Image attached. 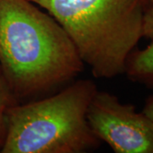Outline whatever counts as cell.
Masks as SVG:
<instances>
[{
    "label": "cell",
    "mask_w": 153,
    "mask_h": 153,
    "mask_svg": "<svg viewBox=\"0 0 153 153\" xmlns=\"http://www.w3.org/2000/svg\"><path fill=\"white\" fill-rule=\"evenodd\" d=\"M87 120L94 135L114 152L153 153V121L112 94L96 91Z\"/></svg>",
    "instance_id": "cell-4"
},
{
    "label": "cell",
    "mask_w": 153,
    "mask_h": 153,
    "mask_svg": "<svg viewBox=\"0 0 153 153\" xmlns=\"http://www.w3.org/2000/svg\"><path fill=\"white\" fill-rule=\"evenodd\" d=\"M64 28L97 78L124 73L128 55L143 38L145 0H29Z\"/></svg>",
    "instance_id": "cell-2"
},
{
    "label": "cell",
    "mask_w": 153,
    "mask_h": 153,
    "mask_svg": "<svg viewBox=\"0 0 153 153\" xmlns=\"http://www.w3.org/2000/svg\"><path fill=\"white\" fill-rule=\"evenodd\" d=\"M0 67L21 102L74 80L84 63L49 13L29 0H0Z\"/></svg>",
    "instance_id": "cell-1"
},
{
    "label": "cell",
    "mask_w": 153,
    "mask_h": 153,
    "mask_svg": "<svg viewBox=\"0 0 153 153\" xmlns=\"http://www.w3.org/2000/svg\"><path fill=\"white\" fill-rule=\"evenodd\" d=\"M19 103L11 91L0 67V151L5 140L6 111L9 107Z\"/></svg>",
    "instance_id": "cell-6"
},
{
    "label": "cell",
    "mask_w": 153,
    "mask_h": 153,
    "mask_svg": "<svg viewBox=\"0 0 153 153\" xmlns=\"http://www.w3.org/2000/svg\"><path fill=\"white\" fill-rule=\"evenodd\" d=\"M96 84L81 79L40 100L19 102L6 111L2 153H83L100 146L87 120Z\"/></svg>",
    "instance_id": "cell-3"
},
{
    "label": "cell",
    "mask_w": 153,
    "mask_h": 153,
    "mask_svg": "<svg viewBox=\"0 0 153 153\" xmlns=\"http://www.w3.org/2000/svg\"><path fill=\"white\" fill-rule=\"evenodd\" d=\"M124 73L132 81L153 88V38L144 49L132 50L126 60Z\"/></svg>",
    "instance_id": "cell-5"
},
{
    "label": "cell",
    "mask_w": 153,
    "mask_h": 153,
    "mask_svg": "<svg viewBox=\"0 0 153 153\" xmlns=\"http://www.w3.org/2000/svg\"><path fill=\"white\" fill-rule=\"evenodd\" d=\"M142 112L153 121V95L150 96L147 99L146 105L142 110Z\"/></svg>",
    "instance_id": "cell-8"
},
{
    "label": "cell",
    "mask_w": 153,
    "mask_h": 153,
    "mask_svg": "<svg viewBox=\"0 0 153 153\" xmlns=\"http://www.w3.org/2000/svg\"><path fill=\"white\" fill-rule=\"evenodd\" d=\"M142 36L144 38H153V0L146 5L144 12Z\"/></svg>",
    "instance_id": "cell-7"
},
{
    "label": "cell",
    "mask_w": 153,
    "mask_h": 153,
    "mask_svg": "<svg viewBox=\"0 0 153 153\" xmlns=\"http://www.w3.org/2000/svg\"><path fill=\"white\" fill-rule=\"evenodd\" d=\"M152 0H145V2H146V4L147 5L148 4H149L150 2H152Z\"/></svg>",
    "instance_id": "cell-9"
}]
</instances>
